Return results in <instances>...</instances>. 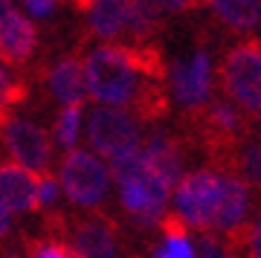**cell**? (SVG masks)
Here are the masks:
<instances>
[{
	"instance_id": "d4e9b609",
	"label": "cell",
	"mask_w": 261,
	"mask_h": 258,
	"mask_svg": "<svg viewBox=\"0 0 261 258\" xmlns=\"http://www.w3.org/2000/svg\"><path fill=\"white\" fill-rule=\"evenodd\" d=\"M247 249H250V255L261 258V218L252 223L250 232H247Z\"/></svg>"
},
{
	"instance_id": "ffe728a7",
	"label": "cell",
	"mask_w": 261,
	"mask_h": 258,
	"mask_svg": "<svg viewBox=\"0 0 261 258\" xmlns=\"http://www.w3.org/2000/svg\"><path fill=\"white\" fill-rule=\"evenodd\" d=\"M154 255L160 258H195V244L189 241V235H166V241L154 249Z\"/></svg>"
},
{
	"instance_id": "30bf717a",
	"label": "cell",
	"mask_w": 261,
	"mask_h": 258,
	"mask_svg": "<svg viewBox=\"0 0 261 258\" xmlns=\"http://www.w3.org/2000/svg\"><path fill=\"white\" fill-rule=\"evenodd\" d=\"M247 215H250V189H247V180L224 174L218 206H215V218H212V229L209 232L232 235V232H238L247 223Z\"/></svg>"
},
{
	"instance_id": "9a60e30c",
	"label": "cell",
	"mask_w": 261,
	"mask_h": 258,
	"mask_svg": "<svg viewBox=\"0 0 261 258\" xmlns=\"http://www.w3.org/2000/svg\"><path fill=\"white\" fill-rule=\"evenodd\" d=\"M212 12L232 29H252L261 20L258 0H206Z\"/></svg>"
},
{
	"instance_id": "484cf974",
	"label": "cell",
	"mask_w": 261,
	"mask_h": 258,
	"mask_svg": "<svg viewBox=\"0 0 261 258\" xmlns=\"http://www.w3.org/2000/svg\"><path fill=\"white\" fill-rule=\"evenodd\" d=\"M9 229H12V212L0 203V241L9 235Z\"/></svg>"
},
{
	"instance_id": "277c9868",
	"label": "cell",
	"mask_w": 261,
	"mask_h": 258,
	"mask_svg": "<svg viewBox=\"0 0 261 258\" xmlns=\"http://www.w3.org/2000/svg\"><path fill=\"white\" fill-rule=\"evenodd\" d=\"M221 84L226 96L238 101L244 111H261V44L244 41L232 46L221 61Z\"/></svg>"
},
{
	"instance_id": "7c38bea8",
	"label": "cell",
	"mask_w": 261,
	"mask_h": 258,
	"mask_svg": "<svg viewBox=\"0 0 261 258\" xmlns=\"http://www.w3.org/2000/svg\"><path fill=\"white\" fill-rule=\"evenodd\" d=\"M49 93L56 96L61 105H84L87 99V82H84V61L75 56H67L61 58L53 70H49Z\"/></svg>"
},
{
	"instance_id": "4316f807",
	"label": "cell",
	"mask_w": 261,
	"mask_h": 258,
	"mask_svg": "<svg viewBox=\"0 0 261 258\" xmlns=\"http://www.w3.org/2000/svg\"><path fill=\"white\" fill-rule=\"evenodd\" d=\"M67 3H73L75 9H82V12H87V9H90V3H93V0H67Z\"/></svg>"
},
{
	"instance_id": "44dd1931",
	"label": "cell",
	"mask_w": 261,
	"mask_h": 258,
	"mask_svg": "<svg viewBox=\"0 0 261 258\" xmlns=\"http://www.w3.org/2000/svg\"><path fill=\"white\" fill-rule=\"evenodd\" d=\"M58 194H61V186L53 174L47 171H41L38 174V209H53L58 200Z\"/></svg>"
},
{
	"instance_id": "8fae6325",
	"label": "cell",
	"mask_w": 261,
	"mask_h": 258,
	"mask_svg": "<svg viewBox=\"0 0 261 258\" xmlns=\"http://www.w3.org/2000/svg\"><path fill=\"white\" fill-rule=\"evenodd\" d=\"M75 255L87 258H111L116 255V226L108 218H87L79 221L73 229V241H70Z\"/></svg>"
},
{
	"instance_id": "9c48e42d",
	"label": "cell",
	"mask_w": 261,
	"mask_h": 258,
	"mask_svg": "<svg viewBox=\"0 0 261 258\" xmlns=\"http://www.w3.org/2000/svg\"><path fill=\"white\" fill-rule=\"evenodd\" d=\"M38 174L20 163L0 166V203L12 215H29L38 209Z\"/></svg>"
},
{
	"instance_id": "cb8c5ba5",
	"label": "cell",
	"mask_w": 261,
	"mask_h": 258,
	"mask_svg": "<svg viewBox=\"0 0 261 258\" xmlns=\"http://www.w3.org/2000/svg\"><path fill=\"white\" fill-rule=\"evenodd\" d=\"M20 3H23L35 18H47V15H53V9H56V0H20Z\"/></svg>"
},
{
	"instance_id": "5b68a950",
	"label": "cell",
	"mask_w": 261,
	"mask_h": 258,
	"mask_svg": "<svg viewBox=\"0 0 261 258\" xmlns=\"http://www.w3.org/2000/svg\"><path fill=\"white\" fill-rule=\"evenodd\" d=\"M221 180H224V174H218L212 168H200V171L183 174L177 180V186H174V212L186 221V226H195L200 232L212 229Z\"/></svg>"
},
{
	"instance_id": "ac0fdd59",
	"label": "cell",
	"mask_w": 261,
	"mask_h": 258,
	"mask_svg": "<svg viewBox=\"0 0 261 258\" xmlns=\"http://www.w3.org/2000/svg\"><path fill=\"white\" fill-rule=\"evenodd\" d=\"M235 166L241 171V180H247L252 186H261V142H247L238 151Z\"/></svg>"
},
{
	"instance_id": "d6986e66",
	"label": "cell",
	"mask_w": 261,
	"mask_h": 258,
	"mask_svg": "<svg viewBox=\"0 0 261 258\" xmlns=\"http://www.w3.org/2000/svg\"><path fill=\"white\" fill-rule=\"evenodd\" d=\"M206 119H209V125H212L218 134H235V131L241 128V116H238V111H235L232 105H226V101H215V105H209Z\"/></svg>"
},
{
	"instance_id": "2e32d148",
	"label": "cell",
	"mask_w": 261,
	"mask_h": 258,
	"mask_svg": "<svg viewBox=\"0 0 261 258\" xmlns=\"http://www.w3.org/2000/svg\"><path fill=\"white\" fill-rule=\"evenodd\" d=\"M82 137V105L73 101V105H64L61 113L56 119V128H53V139H56L61 148H73Z\"/></svg>"
},
{
	"instance_id": "52a82bcc",
	"label": "cell",
	"mask_w": 261,
	"mask_h": 258,
	"mask_svg": "<svg viewBox=\"0 0 261 258\" xmlns=\"http://www.w3.org/2000/svg\"><path fill=\"white\" fill-rule=\"evenodd\" d=\"M171 93L183 108H203L212 96V58L206 49H197L192 58L171 67Z\"/></svg>"
},
{
	"instance_id": "7402d4cb",
	"label": "cell",
	"mask_w": 261,
	"mask_h": 258,
	"mask_svg": "<svg viewBox=\"0 0 261 258\" xmlns=\"http://www.w3.org/2000/svg\"><path fill=\"white\" fill-rule=\"evenodd\" d=\"M32 255H38V258H70V255H75V252L67 241H41V244H32Z\"/></svg>"
},
{
	"instance_id": "5bb4252c",
	"label": "cell",
	"mask_w": 261,
	"mask_h": 258,
	"mask_svg": "<svg viewBox=\"0 0 261 258\" xmlns=\"http://www.w3.org/2000/svg\"><path fill=\"white\" fill-rule=\"evenodd\" d=\"M130 0H93L90 3V32L102 41H119L128 29Z\"/></svg>"
},
{
	"instance_id": "3957f363",
	"label": "cell",
	"mask_w": 261,
	"mask_h": 258,
	"mask_svg": "<svg viewBox=\"0 0 261 258\" xmlns=\"http://www.w3.org/2000/svg\"><path fill=\"white\" fill-rule=\"evenodd\" d=\"M87 139H90L96 154L105 160L128 157L134 151H140L142 145L140 119L130 116L125 108L99 105L87 119Z\"/></svg>"
},
{
	"instance_id": "ba28073f",
	"label": "cell",
	"mask_w": 261,
	"mask_h": 258,
	"mask_svg": "<svg viewBox=\"0 0 261 258\" xmlns=\"http://www.w3.org/2000/svg\"><path fill=\"white\" fill-rule=\"evenodd\" d=\"M38 46L35 23L12 0H0V56L9 64H27Z\"/></svg>"
},
{
	"instance_id": "8992f818",
	"label": "cell",
	"mask_w": 261,
	"mask_h": 258,
	"mask_svg": "<svg viewBox=\"0 0 261 258\" xmlns=\"http://www.w3.org/2000/svg\"><path fill=\"white\" fill-rule=\"evenodd\" d=\"M3 145L9 157L32 171H47L53 160V139L41 125L29 119H6L3 122Z\"/></svg>"
},
{
	"instance_id": "e0dca14e",
	"label": "cell",
	"mask_w": 261,
	"mask_h": 258,
	"mask_svg": "<svg viewBox=\"0 0 261 258\" xmlns=\"http://www.w3.org/2000/svg\"><path fill=\"white\" fill-rule=\"evenodd\" d=\"M27 99V84L18 75H12L9 70L0 67V125L9 119V113Z\"/></svg>"
},
{
	"instance_id": "f1b7e54d",
	"label": "cell",
	"mask_w": 261,
	"mask_h": 258,
	"mask_svg": "<svg viewBox=\"0 0 261 258\" xmlns=\"http://www.w3.org/2000/svg\"><path fill=\"white\" fill-rule=\"evenodd\" d=\"M0 58H3V56H0Z\"/></svg>"
},
{
	"instance_id": "6da1fadb",
	"label": "cell",
	"mask_w": 261,
	"mask_h": 258,
	"mask_svg": "<svg viewBox=\"0 0 261 258\" xmlns=\"http://www.w3.org/2000/svg\"><path fill=\"white\" fill-rule=\"evenodd\" d=\"M111 180L119 189V200L125 206V212L134 221H140L142 226H151L166 215L171 186L148 166L142 151L111 160Z\"/></svg>"
},
{
	"instance_id": "7a4b0ae2",
	"label": "cell",
	"mask_w": 261,
	"mask_h": 258,
	"mask_svg": "<svg viewBox=\"0 0 261 258\" xmlns=\"http://www.w3.org/2000/svg\"><path fill=\"white\" fill-rule=\"evenodd\" d=\"M58 186L64 189L70 203L82 209H96L108 197L111 189V168L96 151L84 148H67L61 168H58Z\"/></svg>"
},
{
	"instance_id": "4fadbf2b",
	"label": "cell",
	"mask_w": 261,
	"mask_h": 258,
	"mask_svg": "<svg viewBox=\"0 0 261 258\" xmlns=\"http://www.w3.org/2000/svg\"><path fill=\"white\" fill-rule=\"evenodd\" d=\"M140 151H142V157L148 160V166L174 189L177 180L183 177V154H180L177 142L168 134H154V137H148L145 145H140Z\"/></svg>"
},
{
	"instance_id": "603a6c76",
	"label": "cell",
	"mask_w": 261,
	"mask_h": 258,
	"mask_svg": "<svg viewBox=\"0 0 261 258\" xmlns=\"http://www.w3.org/2000/svg\"><path fill=\"white\" fill-rule=\"evenodd\" d=\"M151 3H154L157 12H189L195 6H200L203 0H151Z\"/></svg>"
},
{
	"instance_id": "83f0119b",
	"label": "cell",
	"mask_w": 261,
	"mask_h": 258,
	"mask_svg": "<svg viewBox=\"0 0 261 258\" xmlns=\"http://www.w3.org/2000/svg\"><path fill=\"white\" fill-rule=\"evenodd\" d=\"M258 119H261V111H258Z\"/></svg>"
}]
</instances>
